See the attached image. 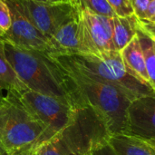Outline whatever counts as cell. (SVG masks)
Segmentation results:
<instances>
[{
    "label": "cell",
    "instance_id": "9c48e42d",
    "mask_svg": "<svg viewBox=\"0 0 155 155\" xmlns=\"http://www.w3.org/2000/svg\"><path fill=\"white\" fill-rule=\"evenodd\" d=\"M80 14L85 54L101 56L116 51L113 41V17L97 15L84 6L81 7Z\"/></svg>",
    "mask_w": 155,
    "mask_h": 155
},
{
    "label": "cell",
    "instance_id": "7402d4cb",
    "mask_svg": "<svg viewBox=\"0 0 155 155\" xmlns=\"http://www.w3.org/2000/svg\"><path fill=\"white\" fill-rule=\"evenodd\" d=\"M139 30L143 32L152 39L155 40V24H151L139 20Z\"/></svg>",
    "mask_w": 155,
    "mask_h": 155
},
{
    "label": "cell",
    "instance_id": "30bf717a",
    "mask_svg": "<svg viewBox=\"0 0 155 155\" xmlns=\"http://www.w3.org/2000/svg\"><path fill=\"white\" fill-rule=\"evenodd\" d=\"M125 134L155 141V94L131 102Z\"/></svg>",
    "mask_w": 155,
    "mask_h": 155
},
{
    "label": "cell",
    "instance_id": "603a6c76",
    "mask_svg": "<svg viewBox=\"0 0 155 155\" xmlns=\"http://www.w3.org/2000/svg\"><path fill=\"white\" fill-rule=\"evenodd\" d=\"M144 22L155 24V0H153L146 11L145 17H144Z\"/></svg>",
    "mask_w": 155,
    "mask_h": 155
},
{
    "label": "cell",
    "instance_id": "83f0119b",
    "mask_svg": "<svg viewBox=\"0 0 155 155\" xmlns=\"http://www.w3.org/2000/svg\"><path fill=\"white\" fill-rule=\"evenodd\" d=\"M4 96H5V95L3 94V92H2V91H0V101L3 99V97H4Z\"/></svg>",
    "mask_w": 155,
    "mask_h": 155
},
{
    "label": "cell",
    "instance_id": "ac0fdd59",
    "mask_svg": "<svg viewBox=\"0 0 155 155\" xmlns=\"http://www.w3.org/2000/svg\"><path fill=\"white\" fill-rule=\"evenodd\" d=\"M118 16L125 17L134 15L133 7L129 0H106Z\"/></svg>",
    "mask_w": 155,
    "mask_h": 155
},
{
    "label": "cell",
    "instance_id": "8992f818",
    "mask_svg": "<svg viewBox=\"0 0 155 155\" xmlns=\"http://www.w3.org/2000/svg\"><path fill=\"white\" fill-rule=\"evenodd\" d=\"M18 96L30 114L44 127L42 143L60 134L74 118L76 108L54 97L31 90H26Z\"/></svg>",
    "mask_w": 155,
    "mask_h": 155
},
{
    "label": "cell",
    "instance_id": "277c9868",
    "mask_svg": "<svg viewBox=\"0 0 155 155\" xmlns=\"http://www.w3.org/2000/svg\"><path fill=\"white\" fill-rule=\"evenodd\" d=\"M45 129L23 104L18 95L7 93L0 101V142L9 155L36 150Z\"/></svg>",
    "mask_w": 155,
    "mask_h": 155
},
{
    "label": "cell",
    "instance_id": "ba28073f",
    "mask_svg": "<svg viewBox=\"0 0 155 155\" xmlns=\"http://www.w3.org/2000/svg\"><path fill=\"white\" fill-rule=\"evenodd\" d=\"M32 24L48 39L55 30L81 6L70 2L50 3L35 0H16Z\"/></svg>",
    "mask_w": 155,
    "mask_h": 155
},
{
    "label": "cell",
    "instance_id": "7a4b0ae2",
    "mask_svg": "<svg viewBox=\"0 0 155 155\" xmlns=\"http://www.w3.org/2000/svg\"><path fill=\"white\" fill-rule=\"evenodd\" d=\"M49 56L64 68L117 87L132 101L155 94L150 84L142 82L127 70L118 51H112L101 56L87 54Z\"/></svg>",
    "mask_w": 155,
    "mask_h": 155
},
{
    "label": "cell",
    "instance_id": "1f68e13d",
    "mask_svg": "<svg viewBox=\"0 0 155 155\" xmlns=\"http://www.w3.org/2000/svg\"><path fill=\"white\" fill-rule=\"evenodd\" d=\"M34 155H37V154H36V153H35V154H34Z\"/></svg>",
    "mask_w": 155,
    "mask_h": 155
},
{
    "label": "cell",
    "instance_id": "ffe728a7",
    "mask_svg": "<svg viewBox=\"0 0 155 155\" xmlns=\"http://www.w3.org/2000/svg\"><path fill=\"white\" fill-rule=\"evenodd\" d=\"M153 0H129L134 15L141 21L144 20L146 11Z\"/></svg>",
    "mask_w": 155,
    "mask_h": 155
},
{
    "label": "cell",
    "instance_id": "6da1fadb",
    "mask_svg": "<svg viewBox=\"0 0 155 155\" xmlns=\"http://www.w3.org/2000/svg\"><path fill=\"white\" fill-rule=\"evenodd\" d=\"M6 57L19 79L34 92L59 99L74 108L84 106L64 70L46 54L5 43Z\"/></svg>",
    "mask_w": 155,
    "mask_h": 155
},
{
    "label": "cell",
    "instance_id": "8fae6325",
    "mask_svg": "<svg viewBox=\"0 0 155 155\" xmlns=\"http://www.w3.org/2000/svg\"><path fill=\"white\" fill-rule=\"evenodd\" d=\"M81 7L65 20L50 37L53 54L49 55L85 54L80 14Z\"/></svg>",
    "mask_w": 155,
    "mask_h": 155
},
{
    "label": "cell",
    "instance_id": "cb8c5ba5",
    "mask_svg": "<svg viewBox=\"0 0 155 155\" xmlns=\"http://www.w3.org/2000/svg\"><path fill=\"white\" fill-rule=\"evenodd\" d=\"M35 150L31 149V150H26V151L19 152V153H14V154L12 155H34L35 154Z\"/></svg>",
    "mask_w": 155,
    "mask_h": 155
},
{
    "label": "cell",
    "instance_id": "3957f363",
    "mask_svg": "<svg viewBox=\"0 0 155 155\" xmlns=\"http://www.w3.org/2000/svg\"><path fill=\"white\" fill-rule=\"evenodd\" d=\"M60 67L68 76L74 90L83 102L103 120L109 134L111 135L125 134L128 108L132 102L127 94L112 84L94 80L74 70Z\"/></svg>",
    "mask_w": 155,
    "mask_h": 155
},
{
    "label": "cell",
    "instance_id": "4dcf8cb0",
    "mask_svg": "<svg viewBox=\"0 0 155 155\" xmlns=\"http://www.w3.org/2000/svg\"><path fill=\"white\" fill-rule=\"evenodd\" d=\"M151 143H152V142H151ZM153 143V145H154V146H155V143Z\"/></svg>",
    "mask_w": 155,
    "mask_h": 155
},
{
    "label": "cell",
    "instance_id": "4316f807",
    "mask_svg": "<svg viewBox=\"0 0 155 155\" xmlns=\"http://www.w3.org/2000/svg\"><path fill=\"white\" fill-rule=\"evenodd\" d=\"M47 2H50V3H60V2H70V1L69 0H47Z\"/></svg>",
    "mask_w": 155,
    "mask_h": 155
},
{
    "label": "cell",
    "instance_id": "f1b7e54d",
    "mask_svg": "<svg viewBox=\"0 0 155 155\" xmlns=\"http://www.w3.org/2000/svg\"><path fill=\"white\" fill-rule=\"evenodd\" d=\"M35 1H39V2H47V0H35Z\"/></svg>",
    "mask_w": 155,
    "mask_h": 155
},
{
    "label": "cell",
    "instance_id": "484cf974",
    "mask_svg": "<svg viewBox=\"0 0 155 155\" xmlns=\"http://www.w3.org/2000/svg\"><path fill=\"white\" fill-rule=\"evenodd\" d=\"M72 4H74V5H79V6H83L82 5V2H81V0H69Z\"/></svg>",
    "mask_w": 155,
    "mask_h": 155
},
{
    "label": "cell",
    "instance_id": "4fadbf2b",
    "mask_svg": "<svg viewBox=\"0 0 155 155\" xmlns=\"http://www.w3.org/2000/svg\"><path fill=\"white\" fill-rule=\"evenodd\" d=\"M120 53L127 70L142 82L150 84L145 67L144 55L138 34Z\"/></svg>",
    "mask_w": 155,
    "mask_h": 155
},
{
    "label": "cell",
    "instance_id": "5b68a950",
    "mask_svg": "<svg viewBox=\"0 0 155 155\" xmlns=\"http://www.w3.org/2000/svg\"><path fill=\"white\" fill-rule=\"evenodd\" d=\"M110 136L100 116L84 105L75 109L70 124L54 137L68 155H86Z\"/></svg>",
    "mask_w": 155,
    "mask_h": 155
},
{
    "label": "cell",
    "instance_id": "e0dca14e",
    "mask_svg": "<svg viewBox=\"0 0 155 155\" xmlns=\"http://www.w3.org/2000/svg\"><path fill=\"white\" fill-rule=\"evenodd\" d=\"M81 2L83 6L97 15L107 17H114L116 15L106 0H81Z\"/></svg>",
    "mask_w": 155,
    "mask_h": 155
},
{
    "label": "cell",
    "instance_id": "9a60e30c",
    "mask_svg": "<svg viewBox=\"0 0 155 155\" xmlns=\"http://www.w3.org/2000/svg\"><path fill=\"white\" fill-rule=\"evenodd\" d=\"M26 90L29 89L19 79L9 63L5 51V43L0 38V91L20 95Z\"/></svg>",
    "mask_w": 155,
    "mask_h": 155
},
{
    "label": "cell",
    "instance_id": "2e32d148",
    "mask_svg": "<svg viewBox=\"0 0 155 155\" xmlns=\"http://www.w3.org/2000/svg\"><path fill=\"white\" fill-rule=\"evenodd\" d=\"M138 36L141 42L142 49L144 55L146 72L149 76V81L151 86L155 91V48L154 44L152 38H150L143 32L139 30L138 27Z\"/></svg>",
    "mask_w": 155,
    "mask_h": 155
},
{
    "label": "cell",
    "instance_id": "d6986e66",
    "mask_svg": "<svg viewBox=\"0 0 155 155\" xmlns=\"http://www.w3.org/2000/svg\"><path fill=\"white\" fill-rule=\"evenodd\" d=\"M11 25L12 19L10 9L5 0H0V36L10 29Z\"/></svg>",
    "mask_w": 155,
    "mask_h": 155
},
{
    "label": "cell",
    "instance_id": "d6a6232c",
    "mask_svg": "<svg viewBox=\"0 0 155 155\" xmlns=\"http://www.w3.org/2000/svg\"><path fill=\"white\" fill-rule=\"evenodd\" d=\"M150 38H151V37H150ZM153 41H154V42H155V40H153Z\"/></svg>",
    "mask_w": 155,
    "mask_h": 155
},
{
    "label": "cell",
    "instance_id": "f546056e",
    "mask_svg": "<svg viewBox=\"0 0 155 155\" xmlns=\"http://www.w3.org/2000/svg\"><path fill=\"white\" fill-rule=\"evenodd\" d=\"M150 142H152V143H155V141H150Z\"/></svg>",
    "mask_w": 155,
    "mask_h": 155
},
{
    "label": "cell",
    "instance_id": "5bb4252c",
    "mask_svg": "<svg viewBox=\"0 0 155 155\" xmlns=\"http://www.w3.org/2000/svg\"><path fill=\"white\" fill-rule=\"evenodd\" d=\"M139 19L134 15L113 17V41L116 51L121 52L137 35Z\"/></svg>",
    "mask_w": 155,
    "mask_h": 155
},
{
    "label": "cell",
    "instance_id": "52a82bcc",
    "mask_svg": "<svg viewBox=\"0 0 155 155\" xmlns=\"http://www.w3.org/2000/svg\"><path fill=\"white\" fill-rule=\"evenodd\" d=\"M10 13L12 25L10 29L0 36L4 43L16 47L52 54L53 49L49 39L40 32L27 18L16 0H5Z\"/></svg>",
    "mask_w": 155,
    "mask_h": 155
},
{
    "label": "cell",
    "instance_id": "44dd1931",
    "mask_svg": "<svg viewBox=\"0 0 155 155\" xmlns=\"http://www.w3.org/2000/svg\"><path fill=\"white\" fill-rule=\"evenodd\" d=\"M86 155H118L108 143V140L95 146Z\"/></svg>",
    "mask_w": 155,
    "mask_h": 155
},
{
    "label": "cell",
    "instance_id": "7c38bea8",
    "mask_svg": "<svg viewBox=\"0 0 155 155\" xmlns=\"http://www.w3.org/2000/svg\"><path fill=\"white\" fill-rule=\"evenodd\" d=\"M108 143L118 155H155V146L150 141L134 135L114 134Z\"/></svg>",
    "mask_w": 155,
    "mask_h": 155
},
{
    "label": "cell",
    "instance_id": "d4e9b609",
    "mask_svg": "<svg viewBox=\"0 0 155 155\" xmlns=\"http://www.w3.org/2000/svg\"><path fill=\"white\" fill-rule=\"evenodd\" d=\"M0 155H9L8 153L6 152V150L5 149L4 145L2 144V143L0 142Z\"/></svg>",
    "mask_w": 155,
    "mask_h": 155
}]
</instances>
